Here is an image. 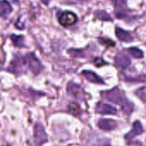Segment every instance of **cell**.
I'll list each match as a JSON object with an SVG mask.
<instances>
[{"label":"cell","instance_id":"obj_1","mask_svg":"<svg viewBox=\"0 0 146 146\" xmlns=\"http://www.w3.org/2000/svg\"><path fill=\"white\" fill-rule=\"evenodd\" d=\"M101 95L104 99L110 101L114 104H119L126 114L129 115L133 112V103L127 100L124 92L121 91L119 88H114L110 91L104 92L101 93Z\"/></svg>","mask_w":146,"mask_h":146},{"label":"cell","instance_id":"obj_2","mask_svg":"<svg viewBox=\"0 0 146 146\" xmlns=\"http://www.w3.org/2000/svg\"><path fill=\"white\" fill-rule=\"evenodd\" d=\"M24 62L26 67L34 74L38 75L43 69V66L39 60L36 57L34 53H29L24 56Z\"/></svg>","mask_w":146,"mask_h":146},{"label":"cell","instance_id":"obj_3","mask_svg":"<svg viewBox=\"0 0 146 146\" xmlns=\"http://www.w3.org/2000/svg\"><path fill=\"white\" fill-rule=\"evenodd\" d=\"M33 137H34V142L36 145L41 146L47 143L48 141V136L45 133V130L42 124L36 123L33 129Z\"/></svg>","mask_w":146,"mask_h":146},{"label":"cell","instance_id":"obj_4","mask_svg":"<svg viewBox=\"0 0 146 146\" xmlns=\"http://www.w3.org/2000/svg\"><path fill=\"white\" fill-rule=\"evenodd\" d=\"M67 91L71 97H73L77 100H83L85 98L86 93L82 89V87L78 84H75L74 82H69L67 86Z\"/></svg>","mask_w":146,"mask_h":146},{"label":"cell","instance_id":"obj_5","mask_svg":"<svg viewBox=\"0 0 146 146\" xmlns=\"http://www.w3.org/2000/svg\"><path fill=\"white\" fill-rule=\"evenodd\" d=\"M77 20H78L77 15L71 11L62 12L58 17V21H59L60 24L65 27H70V26L75 24Z\"/></svg>","mask_w":146,"mask_h":146},{"label":"cell","instance_id":"obj_6","mask_svg":"<svg viewBox=\"0 0 146 146\" xmlns=\"http://www.w3.org/2000/svg\"><path fill=\"white\" fill-rule=\"evenodd\" d=\"M115 5V15L117 18H125L127 16V0H112Z\"/></svg>","mask_w":146,"mask_h":146},{"label":"cell","instance_id":"obj_7","mask_svg":"<svg viewBox=\"0 0 146 146\" xmlns=\"http://www.w3.org/2000/svg\"><path fill=\"white\" fill-rule=\"evenodd\" d=\"M25 66L26 65H25V62H24V57L16 56L11 62V63L9 67V70L12 73L19 74V73H21L22 68Z\"/></svg>","mask_w":146,"mask_h":146},{"label":"cell","instance_id":"obj_8","mask_svg":"<svg viewBox=\"0 0 146 146\" xmlns=\"http://www.w3.org/2000/svg\"><path fill=\"white\" fill-rule=\"evenodd\" d=\"M96 111L103 115H116L117 114V110L115 107L109 105L107 104L102 103V102L98 103L96 106Z\"/></svg>","mask_w":146,"mask_h":146},{"label":"cell","instance_id":"obj_9","mask_svg":"<svg viewBox=\"0 0 146 146\" xmlns=\"http://www.w3.org/2000/svg\"><path fill=\"white\" fill-rule=\"evenodd\" d=\"M143 132H144V128L142 127V124L140 123V121H135L133 123V126L132 130L125 136V139H126L127 141L129 142V141L133 140V139L134 137H136V136L143 133Z\"/></svg>","mask_w":146,"mask_h":146},{"label":"cell","instance_id":"obj_10","mask_svg":"<svg viewBox=\"0 0 146 146\" xmlns=\"http://www.w3.org/2000/svg\"><path fill=\"white\" fill-rule=\"evenodd\" d=\"M98 126L104 131H112L116 128L117 122L110 119H100L98 121Z\"/></svg>","mask_w":146,"mask_h":146},{"label":"cell","instance_id":"obj_11","mask_svg":"<svg viewBox=\"0 0 146 146\" xmlns=\"http://www.w3.org/2000/svg\"><path fill=\"white\" fill-rule=\"evenodd\" d=\"M115 62L117 67L123 68V69L127 68L131 64L130 59L124 53H118L115 57Z\"/></svg>","mask_w":146,"mask_h":146},{"label":"cell","instance_id":"obj_12","mask_svg":"<svg viewBox=\"0 0 146 146\" xmlns=\"http://www.w3.org/2000/svg\"><path fill=\"white\" fill-rule=\"evenodd\" d=\"M82 75L90 82L92 83H95V84H100V85H104V80L98 76L96 73L92 72V71H89V70H84L82 72Z\"/></svg>","mask_w":146,"mask_h":146},{"label":"cell","instance_id":"obj_13","mask_svg":"<svg viewBox=\"0 0 146 146\" xmlns=\"http://www.w3.org/2000/svg\"><path fill=\"white\" fill-rule=\"evenodd\" d=\"M115 35L121 41L132 42L133 40V38L131 35V33H129L128 32H127V31H125L123 29H121V27H116L115 28Z\"/></svg>","mask_w":146,"mask_h":146},{"label":"cell","instance_id":"obj_14","mask_svg":"<svg viewBox=\"0 0 146 146\" xmlns=\"http://www.w3.org/2000/svg\"><path fill=\"white\" fill-rule=\"evenodd\" d=\"M12 11V7L9 3L6 0H2L0 3V15L1 17L6 19Z\"/></svg>","mask_w":146,"mask_h":146},{"label":"cell","instance_id":"obj_15","mask_svg":"<svg viewBox=\"0 0 146 146\" xmlns=\"http://www.w3.org/2000/svg\"><path fill=\"white\" fill-rule=\"evenodd\" d=\"M13 44L16 47H23L24 46V38L21 35H11L10 37Z\"/></svg>","mask_w":146,"mask_h":146},{"label":"cell","instance_id":"obj_16","mask_svg":"<svg viewBox=\"0 0 146 146\" xmlns=\"http://www.w3.org/2000/svg\"><path fill=\"white\" fill-rule=\"evenodd\" d=\"M128 52L129 54L134 57V58H137V59H140V58H143L144 57V53L141 50H139V48H136V47H131L128 49Z\"/></svg>","mask_w":146,"mask_h":146},{"label":"cell","instance_id":"obj_17","mask_svg":"<svg viewBox=\"0 0 146 146\" xmlns=\"http://www.w3.org/2000/svg\"><path fill=\"white\" fill-rule=\"evenodd\" d=\"M68 111H69V113H71L72 115H74L75 116H78L82 112V110H81L80 107L79 106V104H74V103L69 104V105H68Z\"/></svg>","mask_w":146,"mask_h":146},{"label":"cell","instance_id":"obj_18","mask_svg":"<svg viewBox=\"0 0 146 146\" xmlns=\"http://www.w3.org/2000/svg\"><path fill=\"white\" fill-rule=\"evenodd\" d=\"M95 15H96V17L98 20H101V21H112L110 15L107 12L103 11V10H98V11H96L95 12Z\"/></svg>","mask_w":146,"mask_h":146},{"label":"cell","instance_id":"obj_19","mask_svg":"<svg viewBox=\"0 0 146 146\" xmlns=\"http://www.w3.org/2000/svg\"><path fill=\"white\" fill-rule=\"evenodd\" d=\"M136 95L143 101L146 103V86L145 87H141L136 91Z\"/></svg>","mask_w":146,"mask_h":146},{"label":"cell","instance_id":"obj_20","mask_svg":"<svg viewBox=\"0 0 146 146\" xmlns=\"http://www.w3.org/2000/svg\"><path fill=\"white\" fill-rule=\"evenodd\" d=\"M68 53L73 56H75V57H81V56H84V54H83V51L81 50H68Z\"/></svg>","mask_w":146,"mask_h":146},{"label":"cell","instance_id":"obj_21","mask_svg":"<svg viewBox=\"0 0 146 146\" xmlns=\"http://www.w3.org/2000/svg\"><path fill=\"white\" fill-rule=\"evenodd\" d=\"M98 41L102 44H104V45H105V46H107V47H110V46H114L115 45V43L113 42V41H111L110 39H107V38H98Z\"/></svg>","mask_w":146,"mask_h":146},{"label":"cell","instance_id":"obj_22","mask_svg":"<svg viewBox=\"0 0 146 146\" xmlns=\"http://www.w3.org/2000/svg\"><path fill=\"white\" fill-rule=\"evenodd\" d=\"M94 62H95V65L98 66V67H101L103 65H105L107 64L106 62H104V60L103 58H100V57H97L95 60H94Z\"/></svg>","mask_w":146,"mask_h":146},{"label":"cell","instance_id":"obj_23","mask_svg":"<svg viewBox=\"0 0 146 146\" xmlns=\"http://www.w3.org/2000/svg\"><path fill=\"white\" fill-rule=\"evenodd\" d=\"M41 1H42V3H44V4H48L49 2H50V0H41Z\"/></svg>","mask_w":146,"mask_h":146},{"label":"cell","instance_id":"obj_24","mask_svg":"<svg viewBox=\"0 0 146 146\" xmlns=\"http://www.w3.org/2000/svg\"><path fill=\"white\" fill-rule=\"evenodd\" d=\"M80 1H89V0H80Z\"/></svg>","mask_w":146,"mask_h":146}]
</instances>
